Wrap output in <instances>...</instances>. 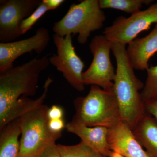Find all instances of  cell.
<instances>
[{
	"instance_id": "cell-1",
	"label": "cell",
	"mask_w": 157,
	"mask_h": 157,
	"mask_svg": "<svg viewBox=\"0 0 157 157\" xmlns=\"http://www.w3.org/2000/svg\"><path fill=\"white\" fill-rule=\"evenodd\" d=\"M111 43L117 66L113 93L119 108L121 120L133 129L147 113L140 93L144 84L135 75L127 56L126 45L117 42Z\"/></svg>"
},
{
	"instance_id": "cell-2",
	"label": "cell",
	"mask_w": 157,
	"mask_h": 157,
	"mask_svg": "<svg viewBox=\"0 0 157 157\" xmlns=\"http://www.w3.org/2000/svg\"><path fill=\"white\" fill-rule=\"evenodd\" d=\"M49 64L47 56L36 57L0 73V121L5 118L20 98L36 94L40 74Z\"/></svg>"
},
{
	"instance_id": "cell-3",
	"label": "cell",
	"mask_w": 157,
	"mask_h": 157,
	"mask_svg": "<svg viewBox=\"0 0 157 157\" xmlns=\"http://www.w3.org/2000/svg\"><path fill=\"white\" fill-rule=\"evenodd\" d=\"M75 113L72 121L88 127L109 129L121 121L120 113L113 89L91 86L88 94L73 101Z\"/></svg>"
},
{
	"instance_id": "cell-4",
	"label": "cell",
	"mask_w": 157,
	"mask_h": 157,
	"mask_svg": "<svg viewBox=\"0 0 157 157\" xmlns=\"http://www.w3.org/2000/svg\"><path fill=\"white\" fill-rule=\"evenodd\" d=\"M106 16L99 0H84L70 6L64 16L54 24L55 34L62 37L78 34L77 41L83 45L91 33L103 27Z\"/></svg>"
},
{
	"instance_id": "cell-5",
	"label": "cell",
	"mask_w": 157,
	"mask_h": 157,
	"mask_svg": "<svg viewBox=\"0 0 157 157\" xmlns=\"http://www.w3.org/2000/svg\"><path fill=\"white\" fill-rule=\"evenodd\" d=\"M48 108L43 104L17 119L21 130L18 157H39L62 137V133H53L49 129Z\"/></svg>"
},
{
	"instance_id": "cell-6",
	"label": "cell",
	"mask_w": 157,
	"mask_h": 157,
	"mask_svg": "<svg viewBox=\"0 0 157 157\" xmlns=\"http://www.w3.org/2000/svg\"><path fill=\"white\" fill-rule=\"evenodd\" d=\"M93 56L91 63L82 73L85 85H96L103 89H113L114 70L110 59L111 43L104 35L94 37L89 45Z\"/></svg>"
},
{
	"instance_id": "cell-7",
	"label": "cell",
	"mask_w": 157,
	"mask_h": 157,
	"mask_svg": "<svg viewBox=\"0 0 157 157\" xmlns=\"http://www.w3.org/2000/svg\"><path fill=\"white\" fill-rule=\"evenodd\" d=\"M53 40L57 53L48 58L49 63L63 74L66 80L74 89L82 91L85 86L82 80L85 65L76 53L73 45L72 35L62 37L54 34Z\"/></svg>"
},
{
	"instance_id": "cell-8",
	"label": "cell",
	"mask_w": 157,
	"mask_h": 157,
	"mask_svg": "<svg viewBox=\"0 0 157 157\" xmlns=\"http://www.w3.org/2000/svg\"><path fill=\"white\" fill-rule=\"evenodd\" d=\"M157 24V2L144 10L132 14L130 17L119 16L112 25L105 29L104 36L110 42L126 45L136 39L138 34Z\"/></svg>"
},
{
	"instance_id": "cell-9",
	"label": "cell",
	"mask_w": 157,
	"mask_h": 157,
	"mask_svg": "<svg viewBox=\"0 0 157 157\" xmlns=\"http://www.w3.org/2000/svg\"><path fill=\"white\" fill-rule=\"evenodd\" d=\"M0 41L13 42L21 36L20 25L38 8L41 0H8L1 1Z\"/></svg>"
},
{
	"instance_id": "cell-10",
	"label": "cell",
	"mask_w": 157,
	"mask_h": 157,
	"mask_svg": "<svg viewBox=\"0 0 157 157\" xmlns=\"http://www.w3.org/2000/svg\"><path fill=\"white\" fill-rule=\"evenodd\" d=\"M50 41L48 29L41 27L30 38L19 41L0 43V73H5L13 67L14 61L27 52H36L42 53Z\"/></svg>"
},
{
	"instance_id": "cell-11",
	"label": "cell",
	"mask_w": 157,
	"mask_h": 157,
	"mask_svg": "<svg viewBox=\"0 0 157 157\" xmlns=\"http://www.w3.org/2000/svg\"><path fill=\"white\" fill-rule=\"evenodd\" d=\"M108 141L111 151L124 157H151L135 137L132 128L122 121L108 129Z\"/></svg>"
},
{
	"instance_id": "cell-12",
	"label": "cell",
	"mask_w": 157,
	"mask_h": 157,
	"mask_svg": "<svg viewBox=\"0 0 157 157\" xmlns=\"http://www.w3.org/2000/svg\"><path fill=\"white\" fill-rule=\"evenodd\" d=\"M68 132L78 136L81 141L104 157H109L111 151L108 141V128L88 127L71 121L66 124Z\"/></svg>"
},
{
	"instance_id": "cell-13",
	"label": "cell",
	"mask_w": 157,
	"mask_h": 157,
	"mask_svg": "<svg viewBox=\"0 0 157 157\" xmlns=\"http://www.w3.org/2000/svg\"><path fill=\"white\" fill-rule=\"evenodd\" d=\"M128 45L127 56L134 70H147L150 59L157 52V24L148 35L135 39Z\"/></svg>"
},
{
	"instance_id": "cell-14",
	"label": "cell",
	"mask_w": 157,
	"mask_h": 157,
	"mask_svg": "<svg viewBox=\"0 0 157 157\" xmlns=\"http://www.w3.org/2000/svg\"><path fill=\"white\" fill-rule=\"evenodd\" d=\"M135 137L151 157H157V121L147 113L133 129Z\"/></svg>"
},
{
	"instance_id": "cell-15",
	"label": "cell",
	"mask_w": 157,
	"mask_h": 157,
	"mask_svg": "<svg viewBox=\"0 0 157 157\" xmlns=\"http://www.w3.org/2000/svg\"><path fill=\"white\" fill-rule=\"evenodd\" d=\"M21 130L18 120L0 130V157H17L20 149Z\"/></svg>"
},
{
	"instance_id": "cell-16",
	"label": "cell",
	"mask_w": 157,
	"mask_h": 157,
	"mask_svg": "<svg viewBox=\"0 0 157 157\" xmlns=\"http://www.w3.org/2000/svg\"><path fill=\"white\" fill-rule=\"evenodd\" d=\"M101 9H110L134 14L140 11L143 5H148L151 0H99Z\"/></svg>"
},
{
	"instance_id": "cell-17",
	"label": "cell",
	"mask_w": 157,
	"mask_h": 157,
	"mask_svg": "<svg viewBox=\"0 0 157 157\" xmlns=\"http://www.w3.org/2000/svg\"><path fill=\"white\" fill-rule=\"evenodd\" d=\"M57 146L61 157H104L82 141L75 145Z\"/></svg>"
},
{
	"instance_id": "cell-18",
	"label": "cell",
	"mask_w": 157,
	"mask_h": 157,
	"mask_svg": "<svg viewBox=\"0 0 157 157\" xmlns=\"http://www.w3.org/2000/svg\"><path fill=\"white\" fill-rule=\"evenodd\" d=\"M147 72L146 82L140 92L144 101L157 96V65L149 67Z\"/></svg>"
},
{
	"instance_id": "cell-19",
	"label": "cell",
	"mask_w": 157,
	"mask_h": 157,
	"mask_svg": "<svg viewBox=\"0 0 157 157\" xmlns=\"http://www.w3.org/2000/svg\"><path fill=\"white\" fill-rule=\"evenodd\" d=\"M48 11L47 6L42 2L38 8L21 23L20 29L22 35L30 30L37 21Z\"/></svg>"
},
{
	"instance_id": "cell-20",
	"label": "cell",
	"mask_w": 157,
	"mask_h": 157,
	"mask_svg": "<svg viewBox=\"0 0 157 157\" xmlns=\"http://www.w3.org/2000/svg\"><path fill=\"white\" fill-rule=\"evenodd\" d=\"M144 101L147 113L155 118L157 121V96Z\"/></svg>"
},
{
	"instance_id": "cell-21",
	"label": "cell",
	"mask_w": 157,
	"mask_h": 157,
	"mask_svg": "<svg viewBox=\"0 0 157 157\" xmlns=\"http://www.w3.org/2000/svg\"><path fill=\"white\" fill-rule=\"evenodd\" d=\"M64 115L63 109L58 105H52L47 110V116L49 120L63 119Z\"/></svg>"
},
{
	"instance_id": "cell-22",
	"label": "cell",
	"mask_w": 157,
	"mask_h": 157,
	"mask_svg": "<svg viewBox=\"0 0 157 157\" xmlns=\"http://www.w3.org/2000/svg\"><path fill=\"white\" fill-rule=\"evenodd\" d=\"M64 119L50 120L48 121V127L52 132L55 133H62L63 129L66 128Z\"/></svg>"
},
{
	"instance_id": "cell-23",
	"label": "cell",
	"mask_w": 157,
	"mask_h": 157,
	"mask_svg": "<svg viewBox=\"0 0 157 157\" xmlns=\"http://www.w3.org/2000/svg\"><path fill=\"white\" fill-rule=\"evenodd\" d=\"M39 157H61L56 144H52L45 149Z\"/></svg>"
},
{
	"instance_id": "cell-24",
	"label": "cell",
	"mask_w": 157,
	"mask_h": 157,
	"mask_svg": "<svg viewBox=\"0 0 157 157\" xmlns=\"http://www.w3.org/2000/svg\"><path fill=\"white\" fill-rule=\"evenodd\" d=\"M42 2L46 5L49 11L58 8L65 1L64 0H43Z\"/></svg>"
},
{
	"instance_id": "cell-25",
	"label": "cell",
	"mask_w": 157,
	"mask_h": 157,
	"mask_svg": "<svg viewBox=\"0 0 157 157\" xmlns=\"http://www.w3.org/2000/svg\"><path fill=\"white\" fill-rule=\"evenodd\" d=\"M109 157H124L121 155L117 153L111 151V153L109 155Z\"/></svg>"
},
{
	"instance_id": "cell-26",
	"label": "cell",
	"mask_w": 157,
	"mask_h": 157,
	"mask_svg": "<svg viewBox=\"0 0 157 157\" xmlns=\"http://www.w3.org/2000/svg\"></svg>"
}]
</instances>
